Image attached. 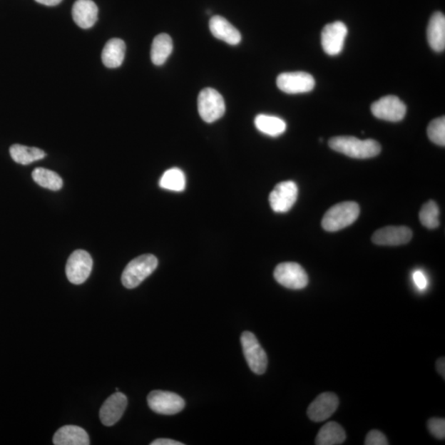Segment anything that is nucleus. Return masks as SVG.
Returning <instances> with one entry per match:
<instances>
[{
  "label": "nucleus",
  "instance_id": "1",
  "mask_svg": "<svg viewBox=\"0 0 445 445\" xmlns=\"http://www.w3.org/2000/svg\"><path fill=\"white\" fill-rule=\"evenodd\" d=\"M329 146L333 150L359 160L374 158L381 152V146L377 141L362 140L353 136L333 137L329 140Z\"/></svg>",
  "mask_w": 445,
  "mask_h": 445
},
{
  "label": "nucleus",
  "instance_id": "2",
  "mask_svg": "<svg viewBox=\"0 0 445 445\" xmlns=\"http://www.w3.org/2000/svg\"><path fill=\"white\" fill-rule=\"evenodd\" d=\"M359 212V205L354 201H346L333 205L323 216V230L337 232L345 229L358 219Z\"/></svg>",
  "mask_w": 445,
  "mask_h": 445
},
{
  "label": "nucleus",
  "instance_id": "3",
  "mask_svg": "<svg viewBox=\"0 0 445 445\" xmlns=\"http://www.w3.org/2000/svg\"><path fill=\"white\" fill-rule=\"evenodd\" d=\"M158 259L152 254H145L132 260L126 267L121 282L127 289H134L155 271Z\"/></svg>",
  "mask_w": 445,
  "mask_h": 445
},
{
  "label": "nucleus",
  "instance_id": "4",
  "mask_svg": "<svg viewBox=\"0 0 445 445\" xmlns=\"http://www.w3.org/2000/svg\"><path fill=\"white\" fill-rule=\"evenodd\" d=\"M198 111L201 119L205 123H213L225 115V100L215 89L204 88L198 96Z\"/></svg>",
  "mask_w": 445,
  "mask_h": 445
},
{
  "label": "nucleus",
  "instance_id": "5",
  "mask_svg": "<svg viewBox=\"0 0 445 445\" xmlns=\"http://www.w3.org/2000/svg\"><path fill=\"white\" fill-rule=\"evenodd\" d=\"M241 343L247 363L252 372L258 375L266 372L268 364L267 353L260 345L256 336L250 332H245L242 334Z\"/></svg>",
  "mask_w": 445,
  "mask_h": 445
},
{
  "label": "nucleus",
  "instance_id": "6",
  "mask_svg": "<svg viewBox=\"0 0 445 445\" xmlns=\"http://www.w3.org/2000/svg\"><path fill=\"white\" fill-rule=\"evenodd\" d=\"M274 277L280 285L290 290L305 289L309 284L308 274L295 262L279 264L275 269Z\"/></svg>",
  "mask_w": 445,
  "mask_h": 445
},
{
  "label": "nucleus",
  "instance_id": "7",
  "mask_svg": "<svg viewBox=\"0 0 445 445\" xmlns=\"http://www.w3.org/2000/svg\"><path fill=\"white\" fill-rule=\"evenodd\" d=\"M147 400L150 409L160 415L178 414L185 407L183 397L172 392L153 391L148 394Z\"/></svg>",
  "mask_w": 445,
  "mask_h": 445
},
{
  "label": "nucleus",
  "instance_id": "8",
  "mask_svg": "<svg viewBox=\"0 0 445 445\" xmlns=\"http://www.w3.org/2000/svg\"><path fill=\"white\" fill-rule=\"evenodd\" d=\"M93 269V259L84 250L73 252L68 257L66 272L72 284L81 285L86 282Z\"/></svg>",
  "mask_w": 445,
  "mask_h": 445
},
{
  "label": "nucleus",
  "instance_id": "9",
  "mask_svg": "<svg viewBox=\"0 0 445 445\" xmlns=\"http://www.w3.org/2000/svg\"><path fill=\"white\" fill-rule=\"evenodd\" d=\"M277 84L285 93H305L314 88L315 79L311 74L305 72L283 73L278 76Z\"/></svg>",
  "mask_w": 445,
  "mask_h": 445
},
{
  "label": "nucleus",
  "instance_id": "10",
  "mask_svg": "<svg viewBox=\"0 0 445 445\" xmlns=\"http://www.w3.org/2000/svg\"><path fill=\"white\" fill-rule=\"evenodd\" d=\"M298 187L292 181H286L275 185L269 201L272 209L277 213H285L293 208L298 198Z\"/></svg>",
  "mask_w": 445,
  "mask_h": 445
},
{
  "label": "nucleus",
  "instance_id": "11",
  "mask_svg": "<svg viewBox=\"0 0 445 445\" xmlns=\"http://www.w3.org/2000/svg\"><path fill=\"white\" fill-rule=\"evenodd\" d=\"M371 111L375 118L397 123L404 118L406 107L399 98L389 95L374 102L371 106Z\"/></svg>",
  "mask_w": 445,
  "mask_h": 445
},
{
  "label": "nucleus",
  "instance_id": "12",
  "mask_svg": "<svg viewBox=\"0 0 445 445\" xmlns=\"http://www.w3.org/2000/svg\"><path fill=\"white\" fill-rule=\"evenodd\" d=\"M347 34V26L342 22L326 25L322 29L321 36L323 50L332 56L340 54Z\"/></svg>",
  "mask_w": 445,
  "mask_h": 445
},
{
  "label": "nucleus",
  "instance_id": "13",
  "mask_svg": "<svg viewBox=\"0 0 445 445\" xmlns=\"http://www.w3.org/2000/svg\"><path fill=\"white\" fill-rule=\"evenodd\" d=\"M339 406L337 396L333 393H323L317 396L310 405L307 414L314 422L324 421L330 418Z\"/></svg>",
  "mask_w": 445,
  "mask_h": 445
},
{
  "label": "nucleus",
  "instance_id": "14",
  "mask_svg": "<svg viewBox=\"0 0 445 445\" xmlns=\"http://www.w3.org/2000/svg\"><path fill=\"white\" fill-rule=\"evenodd\" d=\"M412 237V231L405 226H389L374 232L372 242L380 246L406 245Z\"/></svg>",
  "mask_w": 445,
  "mask_h": 445
},
{
  "label": "nucleus",
  "instance_id": "15",
  "mask_svg": "<svg viewBox=\"0 0 445 445\" xmlns=\"http://www.w3.org/2000/svg\"><path fill=\"white\" fill-rule=\"evenodd\" d=\"M128 400L125 394L116 392L105 401L100 410V420L104 426H111L123 416Z\"/></svg>",
  "mask_w": 445,
  "mask_h": 445
},
{
  "label": "nucleus",
  "instance_id": "16",
  "mask_svg": "<svg viewBox=\"0 0 445 445\" xmlns=\"http://www.w3.org/2000/svg\"><path fill=\"white\" fill-rule=\"evenodd\" d=\"M98 8L93 0H77L72 9L74 23L83 29H91L98 21Z\"/></svg>",
  "mask_w": 445,
  "mask_h": 445
},
{
  "label": "nucleus",
  "instance_id": "17",
  "mask_svg": "<svg viewBox=\"0 0 445 445\" xmlns=\"http://www.w3.org/2000/svg\"><path fill=\"white\" fill-rule=\"evenodd\" d=\"M210 30L215 39L226 42L231 46L240 44L242 36L240 31L229 21L217 15L210 20Z\"/></svg>",
  "mask_w": 445,
  "mask_h": 445
},
{
  "label": "nucleus",
  "instance_id": "18",
  "mask_svg": "<svg viewBox=\"0 0 445 445\" xmlns=\"http://www.w3.org/2000/svg\"><path fill=\"white\" fill-rule=\"evenodd\" d=\"M429 44L434 51L441 52L445 48V17L441 12L432 15L427 29Z\"/></svg>",
  "mask_w": 445,
  "mask_h": 445
},
{
  "label": "nucleus",
  "instance_id": "19",
  "mask_svg": "<svg viewBox=\"0 0 445 445\" xmlns=\"http://www.w3.org/2000/svg\"><path fill=\"white\" fill-rule=\"evenodd\" d=\"M53 443L56 445L90 444L88 433L76 426H66L59 429L53 437Z\"/></svg>",
  "mask_w": 445,
  "mask_h": 445
},
{
  "label": "nucleus",
  "instance_id": "20",
  "mask_svg": "<svg viewBox=\"0 0 445 445\" xmlns=\"http://www.w3.org/2000/svg\"><path fill=\"white\" fill-rule=\"evenodd\" d=\"M126 49V44L123 40L113 39L108 41L102 53V61L104 66L110 68H115L123 65Z\"/></svg>",
  "mask_w": 445,
  "mask_h": 445
},
{
  "label": "nucleus",
  "instance_id": "21",
  "mask_svg": "<svg viewBox=\"0 0 445 445\" xmlns=\"http://www.w3.org/2000/svg\"><path fill=\"white\" fill-rule=\"evenodd\" d=\"M347 434L344 429L335 421L325 424L321 428L315 439L317 445H338L345 442Z\"/></svg>",
  "mask_w": 445,
  "mask_h": 445
},
{
  "label": "nucleus",
  "instance_id": "22",
  "mask_svg": "<svg viewBox=\"0 0 445 445\" xmlns=\"http://www.w3.org/2000/svg\"><path fill=\"white\" fill-rule=\"evenodd\" d=\"M173 49L171 36L162 34L155 37L151 47V60L155 66H160L168 59Z\"/></svg>",
  "mask_w": 445,
  "mask_h": 445
},
{
  "label": "nucleus",
  "instance_id": "23",
  "mask_svg": "<svg viewBox=\"0 0 445 445\" xmlns=\"http://www.w3.org/2000/svg\"><path fill=\"white\" fill-rule=\"evenodd\" d=\"M255 126L259 131L269 136L282 135L286 130V123L277 116L260 114L255 118Z\"/></svg>",
  "mask_w": 445,
  "mask_h": 445
},
{
  "label": "nucleus",
  "instance_id": "24",
  "mask_svg": "<svg viewBox=\"0 0 445 445\" xmlns=\"http://www.w3.org/2000/svg\"><path fill=\"white\" fill-rule=\"evenodd\" d=\"M9 153L14 162L23 164V165H28L46 157L45 152L39 148L21 145H14L10 147Z\"/></svg>",
  "mask_w": 445,
  "mask_h": 445
},
{
  "label": "nucleus",
  "instance_id": "25",
  "mask_svg": "<svg viewBox=\"0 0 445 445\" xmlns=\"http://www.w3.org/2000/svg\"><path fill=\"white\" fill-rule=\"evenodd\" d=\"M34 182L41 187L51 190H59L63 187V180L59 174L49 170V169L36 168L31 174Z\"/></svg>",
  "mask_w": 445,
  "mask_h": 445
},
{
  "label": "nucleus",
  "instance_id": "26",
  "mask_svg": "<svg viewBox=\"0 0 445 445\" xmlns=\"http://www.w3.org/2000/svg\"><path fill=\"white\" fill-rule=\"evenodd\" d=\"M160 185L161 188L172 192H183L185 188V174L178 168L168 169L163 174Z\"/></svg>",
  "mask_w": 445,
  "mask_h": 445
},
{
  "label": "nucleus",
  "instance_id": "27",
  "mask_svg": "<svg viewBox=\"0 0 445 445\" xmlns=\"http://www.w3.org/2000/svg\"><path fill=\"white\" fill-rule=\"evenodd\" d=\"M423 226L429 230H434L439 225V209L434 200L428 201L422 206L419 215Z\"/></svg>",
  "mask_w": 445,
  "mask_h": 445
},
{
  "label": "nucleus",
  "instance_id": "28",
  "mask_svg": "<svg viewBox=\"0 0 445 445\" xmlns=\"http://www.w3.org/2000/svg\"><path fill=\"white\" fill-rule=\"evenodd\" d=\"M428 137L438 145H445V118L444 116L431 121L427 129Z\"/></svg>",
  "mask_w": 445,
  "mask_h": 445
},
{
  "label": "nucleus",
  "instance_id": "29",
  "mask_svg": "<svg viewBox=\"0 0 445 445\" xmlns=\"http://www.w3.org/2000/svg\"><path fill=\"white\" fill-rule=\"evenodd\" d=\"M427 427L434 437L444 441L445 439V420L444 418H431L428 421Z\"/></svg>",
  "mask_w": 445,
  "mask_h": 445
},
{
  "label": "nucleus",
  "instance_id": "30",
  "mask_svg": "<svg viewBox=\"0 0 445 445\" xmlns=\"http://www.w3.org/2000/svg\"><path fill=\"white\" fill-rule=\"evenodd\" d=\"M389 443L384 434L377 430L370 431L365 439V445H388Z\"/></svg>",
  "mask_w": 445,
  "mask_h": 445
},
{
  "label": "nucleus",
  "instance_id": "31",
  "mask_svg": "<svg viewBox=\"0 0 445 445\" xmlns=\"http://www.w3.org/2000/svg\"><path fill=\"white\" fill-rule=\"evenodd\" d=\"M413 280L417 286V288L423 290H426L428 285L426 275L421 271H416L413 274Z\"/></svg>",
  "mask_w": 445,
  "mask_h": 445
},
{
  "label": "nucleus",
  "instance_id": "32",
  "mask_svg": "<svg viewBox=\"0 0 445 445\" xmlns=\"http://www.w3.org/2000/svg\"><path fill=\"white\" fill-rule=\"evenodd\" d=\"M182 442L173 441L170 439H158L151 443V445H183Z\"/></svg>",
  "mask_w": 445,
  "mask_h": 445
},
{
  "label": "nucleus",
  "instance_id": "33",
  "mask_svg": "<svg viewBox=\"0 0 445 445\" xmlns=\"http://www.w3.org/2000/svg\"><path fill=\"white\" fill-rule=\"evenodd\" d=\"M436 368L439 374H441L443 379H445V360L444 358H439L436 362Z\"/></svg>",
  "mask_w": 445,
  "mask_h": 445
},
{
  "label": "nucleus",
  "instance_id": "34",
  "mask_svg": "<svg viewBox=\"0 0 445 445\" xmlns=\"http://www.w3.org/2000/svg\"><path fill=\"white\" fill-rule=\"evenodd\" d=\"M36 2L46 5V6H56L59 4L62 0H35Z\"/></svg>",
  "mask_w": 445,
  "mask_h": 445
}]
</instances>
